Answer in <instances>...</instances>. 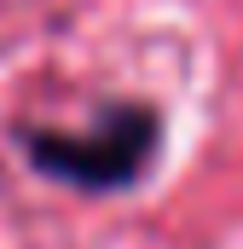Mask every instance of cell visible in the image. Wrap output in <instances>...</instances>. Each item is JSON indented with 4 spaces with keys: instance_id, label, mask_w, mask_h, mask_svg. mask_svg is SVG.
<instances>
[{
    "instance_id": "6da1fadb",
    "label": "cell",
    "mask_w": 243,
    "mask_h": 249,
    "mask_svg": "<svg viewBox=\"0 0 243 249\" xmlns=\"http://www.w3.org/2000/svg\"><path fill=\"white\" fill-rule=\"evenodd\" d=\"M162 105L151 99H110L99 105V116L81 127H47V122H23L17 127V151L23 162L81 197H122L133 191L156 162H162Z\"/></svg>"
}]
</instances>
